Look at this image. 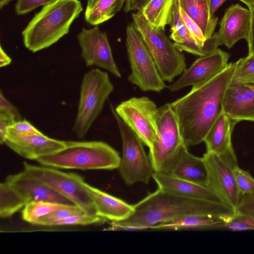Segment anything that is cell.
Here are the masks:
<instances>
[{
  "instance_id": "obj_16",
  "label": "cell",
  "mask_w": 254,
  "mask_h": 254,
  "mask_svg": "<svg viewBox=\"0 0 254 254\" xmlns=\"http://www.w3.org/2000/svg\"><path fill=\"white\" fill-rule=\"evenodd\" d=\"M169 25L171 26L170 38L174 46L181 52L203 57L215 52L220 45L217 33L213 35L204 47L198 45L187 29L180 13L178 0H174Z\"/></svg>"
},
{
  "instance_id": "obj_19",
  "label": "cell",
  "mask_w": 254,
  "mask_h": 254,
  "mask_svg": "<svg viewBox=\"0 0 254 254\" xmlns=\"http://www.w3.org/2000/svg\"><path fill=\"white\" fill-rule=\"evenodd\" d=\"M251 23L249 9L239 4H232L228 8L220 22L217 37L220 44L232 48L242 39H248Z\"/></svg>"
},
{
  "instance_id": "obj_44",
  "label": "cell",
  "mask_w": 254,
  "mask_h": 254,
  "mask_svg": "<svg viewBox=\"0 0 254 254\" xmlns=\"http://www.w3.org/2000/svg\"><path fill=\"white\" fill-rule=\"evenodd\" d=\"M227 0H211L210 4V12L212 16L218 8Z\"/></svg>"
},
{
  "instance_id": "obj_5",
  "label": "cell",
  "mask_w": 254,
  "mask_h": 254,
  "mask_svg": "<svg viewBox=\"0 0 254 254\" xmlns=\"http://www.w3.org/2000/svg\"><path fill=\"white\" fill-rule=\"evenodd\" d=\"M113 90V84L106 71L92 69L84 75L72 128L73 132L79 139L84 138Z\"/></svg>"
},
{
  "instance_id": "obj_29",
  "label": "cell",
  "mask_w": 254,
  "mask_h": 254,
  "mask_svg": "<svg viewBox=\"0 0 254 254\" xmlns=\"http://www.w3.org/2000/svg\"><path fill=\"white\" fill-rule=\"evenodd\" d=\"M69 205L43 201H32L24 206L22 211V218L28 223L37 225L41 217Z\"/></svg>"
},
{
  "instance_id": "obj_39",
  "label": "cell",
  "mask_w": 254,
  "mask_h": 254,
  "mask_svg": "<svg viewBox=\"0 0 254 254\" xmlns=\"http://www.w3.org/2000/svg\"><path fill=\"white\" fill-rule=\"evenodd\" d=\"M7 130L26 134L37 133L40 131L30 123L25 120H21L15 122L9 127Z\"/></svg>"
},
{
  "instance_id": "obj_35",
  "label": "cell",
  "mask_w": 254,
  "mask_h": 254,
  "mask_svg": "<svg viewBox=\"0 0 254 254\" xmlns=\"http://www.w3.org/2000/svg\"><path fill=\"white\" fill-rule=\"evenodd\" d=\"M180 13L187 29L196 44L201 47H204L207 45L210 37L206 38L198 25L181 7Z\"/></svg>"
},
{
  "instance_id": "obj_36",
  "label": "cell",
  "mask_w": 254,
  "mask_h": 254,
  "mask_svg": "<svg viewBox=\"0 0 254 254\" xmlns=\"http://www.w3.org/2000/svg\"><path fill=\"white\" fill-rule=\"evenodd\" d=\"M56 0H17L15 5L17 15L25 14L41 5H45Z\"/></svg>"
},
{
  "instance_id": "obj_23",
  "label": "cell",
  "mask_w": 254,
  "mask_h": 254,
  "mask_svg": "<svg viewBox=\"0 0 254 254\" xmlns=\"http://www.w3.org/2000/svg\"><path fill=\"white\" fill-rule=\"evenodd\" d=\"M168 175L207 186V170L203 157L190 153L185 144L182 146L178 158Z\"/></svg>"
},
{
  "instance_id": "obj_38",
  "label": "cell",
  "mask_w": 254,
  "mask_h": 254,
  "mask_svg": "<svg viewBox=\"0 0 254 254\" xmlns=\"http://www.w3.org/2000/svg\"><path fill=\"white\" fill-rule=\"evenodd\" d=\"M236 212L254 216V194L241 195Z\"/></svg>"
},
{
  "instance_id": "obj_24",
  "label": "cell",
  "mask_w": 254,
  "mask_h": 254,
  "mask_svg": "<svg viewBox=\"0 0 254 254\" xmlns=\"http://www.w3.org/2000/svg\"><path fill=\"white\" fill-rule=\"evenodd\" d=\"M224 216L195 214L159 224L151 229L168 230H209L223 229Z\"/></svg>"
},
{
  "instance_id": "obj_34",
  "label": "cell",
  "mask_w": 254,
  "mask_h": 254,
  "mask_svg": "<svg viewBox=\"0 0 254 254\" xmlns=\"http://www.w3.org/2000/svg\"><path fill=\"white\" fill-rule=\"evenodd\" d=\"M85 213L80 208L75 205H69L67 206L58 209L41 217L36 225L47 226L53 221L61 219L70 216Z\"/></svg>"
},
{
  "instance_id": "obj_3",
  "label": "cell",
  "mask_w": 254,
  "mask_h": 254,
  "mask_svg": "<svg viewBox=\"0 0 254 254\" xmlns=\"http://www.w3.org/2000/svg\"><path fill=\"white\" fill-rule=\"evenodd\" d=\"M82 10L79 0H56L44 5L22 32L25 47L35 53L52 46L68 33Z\"/></svg>"
},
{
  "instance_id": "obj_15",
  "label": "cell",
  "mask_w": 254,
  "mask_h": 254,
  "mask_svg": "<svg viewBox=\"0 0 254 254\" xmlns=\"http://www.w3.org/2000/svg\"><path fill=\"white\" fill-rule=\"evenodd\" d=\"M19 155L29 160L54 153L65 147V141L50 138L41 131L20 133L7 130L4 142Z\"/></svg>"
},
{
  "instance_id": "obj_1",
  "label": "cell",
  "mask_w": 254,
  "mask_h": 254,
  "mask_svg": "<svg viewBox=\"0 0 254 254\" xmlns=\"http://www.w3.org/2000/svg\"><path fill=\"white\" fill-rule=\"evenodd\" d=\"M236 62L211 79L192 86L190 91L171 103L178 118L184 144L188 148L204 141L209 129L224 111V101Z\"/></svg>"
},
{
  "instance_id": "obj_22",
  "label": "cell",
  "mask_w": 254,
  "mask_h": 254,
  "mask_svg": "<svg viewBox=\"0 0 254 254\" xmlns=\"http://www.w3.org/2000/svg\"><path fill=\"white\" fill-rule=\"evenodd\" d=\"M223 111L214 122L204 140L206 152L223 156L235 152L232 133L237 124Z\"/></svg>"
},
{
  "instance_id": "obj_28",
  "label": "cell",
  "mask_w": 254,
  "mask_h": 254,
  "mask_svg": "<svg viewBox=\"0 0 254 254\" xmlns=\"http://www.w3.org/2000/svg\"><path fill=\"white\" fill-rule=\"evenodd\" d=\"M27 204L23 196L5 181L0 184V217L11 216Z\"/></svg>"
},
{
  "instance_id": "obj_8",
  "label": "cell",
  "mask_w": 254,
  "mask_h": 254,
  "mask_svg": "<svg viewBox=\"0 0 254 254\" xmlns=\"http://www.w3.org/2000/svg\"><path fill=\"white\" fill-rule=\"evenodd\" d=\"M126 45L131 68L128 81L143 91L160 92L163 90L165 82L133 23L127 27Z\"/></svg>"
},
{
  "instance_id": "obj_30",
  "label": "cell",
  "mask_w": 254,
  "mask_h": 254,
  "mask_svg": "<svg viewBox=\"0 0 254 254\" xmlns=\"http://www.w3.org/2000/svg\"><path fill=\"white\" fill-rule=\"evenodd\" d=\"M232 81L254 84V55H248L236 62Z\"/></svg>"
},
{
  "instance_id": "obj_17",
  "label": "cell",
  "mask_w": 254,
  "mask_h": 254,
  "mask_svg": "<svg viewBox=\"0 0 254 254\" xmlns=\"http://www.w3.org/2000/svg\"><path fill=\"white\" fill-rule=\"evenodd\" d=\"M224 111L236 123L254 122V84L231 80L225 95Z\"/></svg>"
},
{
  "instance_id": "obj_40",
  "label": "cell",
  "mask_w": 254,
  "mask_h": 254,
  "mask_svg": "<svg viewBox=\"0 0 254 254\" xmlns=\"http://www.w3.org/2000/svg\"><path fill=\"white\" fill-rule=\"evenodd\" d=\"M0 111L5 112L13 115L17 121L22 120L19 111L6 99L2 91H0Z\"/></svg>"
},
{
  "instance_id": "obj_41",
  "label": "cell",
  "mask_w": 254,
  "mask_h": 254,
  "mask_svg": "<svg viewBox=\"0 0 254 254\" xmlns=\"http://www.w3.org/2000/svg\"><path fill=\"white\" fill-rule=\"evenodd\" d=\"M251 12L250 29L247 40L248 42L249 54L254 55V5L249 8Z\"/></svg>"
},
{
  "instance_id": "obj_6",
  "label": "cell",
  "mask_w": 254,
  "mask_h": 254,
  "mask_svg": "<svg viewBox=\"0 0 254 254\" xmlns=\"http://www.w3.org/2000/svg\"><path fill=\"white\" fill-rule=\"evenodd\" d=\"M133 23L148 48L164 81L171 82L186 69L184 55L166 36L164 30L152 27L140 11L132 13Z\"/></svg>"
},
{
  "instance_id": "obj_31",
  "label": "cell",
  "mask_w": 254,
  "mask_h": 254,
  "mask_svg": "<svg viewBox=\"0 0 254 254\" xmlns=\"http://www.w3.org/2000/svg\"><path fill=\"white\" fill-rule=\"evenodd\" d=\"M224 228L231 231L254 230V216L236 212L223 217Z\"/></svg>"
},
{
  "instance_id": "obj_14",
  "label": "cell",
  "mask_w": 254,
  "mask_h": 254,
  "mask_svg": "<svg viewBox=\"0 0 254 254\" xmlns=\"http://www.w3.org/2000/svg\"><path fill=\"white\" fill-rule=\"evenodd\" d=\"M230 55L220 49L207 56L196 59L181 76L167 87L175 92L189 86L206 82L223 71L228 65Z\"/></svg>"
},
{
  "instance_id": "obj_7",
  "label": "cell",
  "mask_w": 254,
  "mask_h": 254,
  "mask_svg": "<svg viewBox=\"0 0 254 254\" xmlns=\"http://www.w3.org/2000/svg\"><path fill=\"white\" fill-rule=\"evenodd\" d=\"M157 127L149 158L154 172L169 174L184 144L178 118L170 103L158 108Z\"/></svg>"
},
{
  "instance_id": "obj_13",
  "label": "cell",
  "mask_w": 254,
  "mask_h": 254,
  "mask_svg": "<svg viewBox=\"0 0 254 254\" xmlns=\"http://www.w3.org/2000/svg\"><path fill=\"white\" fill-rule=\"evenodd\" d=\"M81 56L87 66H97L117 77L121 72L114 59L107 35L98 25L89 29L82 28L77 36Z\"/></svg>"
},
{
  "instance_id": "obj_11",
  "label": "cell",
  "mask_w": 254,
  "mask_h": 254,
  "mask_svg": "<svg viewBox=\"0 0 254 254\" xmlns=\"http://www.w3.org/2000/svg\"><path fill=\"white\" fill-rule=\"evenodd\" d=\"M202 157L207 170V186L236 213L241 194L233 173L234 167L238 166L235 153L220 156L206 152Z\"/></svg>"
},
{
  "instance_id": "obj_42",
  "label": "cell",
  "mask_w": 254,
  "mask_h": 254,
  "mask_svg": "<svg viewBox=\"0 0 254 254\" xmlns=\"http://www.w3.org/2000/svg\"><path fill=\"white\" fill-rule=\"evenodd\" d=\"M150 0H126L124 11L128 12L132 10L140 11Z\"/></svg>"
},
{
  "instance_id": "obj_4",
  "label": "cell",
  "mask_w": 254,
  "mask_h": 254,
  "mask_svg": "<svg viewBox=\"0 0 254 254\" xmlns=\"http://www.w3.org/2000/svg\"><path fill=\"white\" fill-rule=\"evenodd\" d=\"M65 147L36 161L41 165L64 169L113 170L121 158L112 146L101 141H65Z\"/></svg>"
},
{
  "instance_id": "obj_43",
  "label": "cell",
  "mask_w": 254,
  "mask_h": 254,
  "mask_svg": "<svg viewBox=\"0 0 254 254\" xmlns=\"http://www.w3.org/2000/svg\"><path fill=\"white\" fill-rule=\"evenodd\" d=\"M11 62V59L2 49L1 46L0 47V66L4 67L9 65Z\"/></svg>"
},
{
  "instance_id": "obj_45",
  "label": "cell",
  "mask_w": 254,
  "mask_h": 254,
  "mask_svg": "<svg viewBox=\"0 0 254 254\" xmlns=\"http://www.w3.org/2000/svg\"><path fill=\"white\" fill-rule=\"evenodd\" d=\"M245 3L249 8L254 5V0H240Z\"/></svg>"
},
{
  "instance_id": "obj_26",
  "label": "cell",
  "mask_w": 254,
  "mask_h": 254,
  "mask_svg": "<svg viewBox=\"0 0 254 254\" xmlns=\"http://www.w3.org/2000/svg\"><path fill=\"white\" fill-rule=\"evenodd\" d=\"M126 0H87L85 20L98 25L109 20L123 7Z\"/></svg>"
},
{
  "instance_id": "obj_27",
  "label": "cell",
  "mask_w": 254,
  "mask_h": 254,
  "mask_svg": "<svg viewBox=\"0 0 254 254\" xmlns=\"http://www.w3.org/2000/svg\"><path fill=\"white\" fill-rule=\"evenodd\" d=\"M174 0H150L140 11L152 26L165 30L169 24Z\"/></svg>"
},
{
  "instance_id": "obj_10",
  "label": "cell",
  "mask_w": 254,
  "mask_h": 254,
  "mask_svg": "<svg viewBox=\"0 0 254 254\" xmlns=\"http://www.w3.org/2000/svg\"><path fill=\"white\" fill-rule=\"evenodd\" d=\"M24 171L41 181L80 208L86 214L97 215L93 201L84 188L83 178L57 168L23 163Z\"/></svg>"
},
{
  "instance_id": "obj_33",
  "label": "cell",
  "mask_w": 254,
  "mask_h": 254,
  "mask_svg": "<svg viewBox=\"0 0 254 254\" xmlns=\"http://www.w3.org/2000/svg\"><path fill=\"white\" fill-rule=\"evenodd\" d=\"M233 173L237 186L241 195L254 194V178L250 172L238 165L234 167Z\"/></svg>"
},
{
  "instance_id": "obj_25",
  "label": "cell",
  "mask_w": 254,
  "mask_h": 254,
  "mask_svg": "<svg viewBox=\"0 0 254 254\" xmlns=\"http://www.w3.org/2000/svg\"><path fill=\"white\" fill-rule=\"evenodd\" d=\"M179 5L198 25L206 38L213 34L218 17L210 12L211 0H178Z\"/></svg>"
},
{
  "instance_id": "obj_46",
  "label": "cell",
  "mask_w": 254,
  "mask_h": 254,
  "mask_svg": "<svg viewBox=\"0 0 254 254\" xmlns=\"http://www.w3.org/2000/svg\"><path fill=\"white\" fill-rule=\"evenodd\" d=\"M13 0H0V8L2 9L4 6Z\"/></svg>"
},
{
  "instance_id": "obj_32",
  "label": "cell",
  "mask_w": 254,
  "mask_h": 254,
  "mask_svg": "<svg viewBox=\"0 0 254 254\" xmlns=\"http://www.w3.org/2000/svg\"><path fill=\"white\" fill-rule=\"evenodd\" d=\"M107 220L100 216L91 215L86 213L70 216L61 219L49 222L47 226H57L62 225H88L93 224L104 223Z\"/></svg>"
},
{
  "instance_id": "obj_21",
  "label": "cell",
  "mask_w": 254,
  "mask_h": 254,
  "mask_svg": "<svg viewBox=\"0 0 254 254\" xmlns=\"http://www.w3.org/2000/svg\"><path fill=\"white\" fill-rule=\"evenodd\" d=\"M84 186L93 201L97 215L113 222H119L126 219L133 212V205L91 186L85 182Z\"/></svg>"
},
{
  "instance_id": "obj_9",
  "label": "cell",
  "mask_w": 254,
  "mask_h": 254,
  "mask_svg": "<svg viewBox=\"0 0 254 254\" xmlns=\"http://www.w3.org/2000/svg\"><path fill=\"white\" fill-rule=\"evenodd\" d=\"M120 132L123 155L119 167L125 183L132 185L137 183L147 184L154 173L149 158L144 149V143L112 108Z\"/></svg>"
},
{
  "instance_id": "obj_37",
  "label": "cell",
  "mask_w": 254,
  "mask_h": 254,
  "mask_svg": "<svg viewBox=\"0 0 254 254\" xmlns=\"http://www.w3.org/2000/svg\"><path fill=\"white\" fill-rule=\"evenodd\" d=\"M17 122L16 118L12 114L0 111V142L4 144L7 128Z\"/></svg>"
},
{
  "instance_id": "obj_2",
  "label": "cell",
  "mask_w": 254,
  "mask_h": 254,
  "mask_svg": "<svg viewBox=\"0 0 254 254\" xmlns=\"http://www.w3.org/2000/svg\"><path fill=\"white\" fill-rule=\"evenodd\" d=\"M133 206L134 211L129 217L117 222L147 230L191 215L225 216L235 213L232 208L221 202L188 198L159 189Z\"/></svg>"
},
{
  "instance_id": "obj_18",
  "label": "cell",
  "mask_w": 254,
  "mask_h": 254,
  "mask_svg": "<svg viewBox=\"0 0 254 254\" xmlns=\"http://www.w3.org/2000/svg\"><path fill=\"white\" fill-rule=\"evenodd\" d=\"M5 181L23 196L27 203L43 201L74 205L69 200L25 171L7 176Z\"/></svg>"
},
{
  "instance_id": "obj_20",
  "label": "cell",
  "mask_w": 254,
  "mask_h": 254,
  "mask_svg": "<svg viewBox=\"0 0 254 254\" xmlns=\"http://www.w3.org/2000/svg\"><path fill=\"white\" fill-rule=\"evenodd\" d=\"M152 178L158 189L165 192L190 199L223 203L217 194L208 186L166 174L154 172Z\"/></svg>"
},
{
  "instance_id": "obj_12",
  "label": "cell",
  "mask_w": 254,
  "mask_h": 254,
  "mask_svg": "<svg viewBox=\"0 0 254 254\" xmlns=\"http://www.w3.org/2000/svg\"><path fill=\"white\" fill-rule=\"evenodd\" d=\"M118 116L150 149L158 134V108L147 97H132L115 109Z\"/></svg>"
}]
</instances>
